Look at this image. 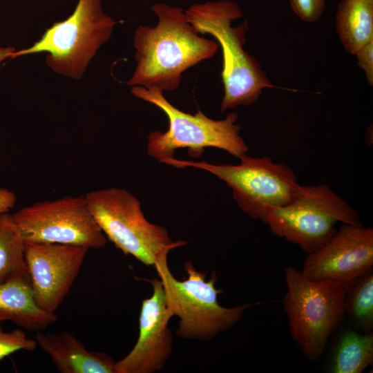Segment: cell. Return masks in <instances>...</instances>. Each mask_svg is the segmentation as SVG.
I'll list each match as a JSON object with an SVG mask.
<instances>
[{"mask_svg": "<svg viewBox=\"0 0 373 373\" xmlns=\"http://www.w3.org/2000/svg\"><path fill=\"white\" fill-rule=\"evenodd\" d=\"M161 280L166 305L173 316L179 318L176 334L182 338L208 341L233 327L252 304L224 307L218 301L222 293L217 289V276L213 271L209 280L191 262L184 265L187 278L180 280L169 268L167 256L153 266Z\"/></svg>", "mask_w": 373, "mask_h": 373, "instance_id": "cell-5", "label": "cell"}, {"mask_svg": "<svg viewBox=\"0 0 373 373\" xmlns=\"http://www.w3.org/2000/svg\"><path fill=\"white\" fill-rule=\"evenodd\" d=\"M16 51L14 47L6 48L0 47V63L8 57L10 58L11 55Z\"/></svg>", "mask_w": 373, "mask_h": 373, "instance_id": "cell-24", "label": "cell"}, {"mask_svg": "<svg viewBox=\"0 0 373 373\" xmlns=\"http://www.w3.org/2000/svg\"><path fill=\"white\" fill-rule=\"evenodd\" d=\"M84 195L106 238L125 255L133 256L148 267L154 266L171 249L186 243L173 242L164 227L149 222L140 202L125 189L112 187Z\"/></svg>", "mask_w": 373, "mask_h": 373, "instance_id": "cell-6", "label": "cell"}, {"mask_svg": "<svg viewBox=\"0 0 373 373\" xmlns=\"http://www.w3.org/2000/svg\"><path fill=\"white\" fill-rule=\"evenodd\" d=\"M186 20L199 34L212 35L222 54V82L224 95L220 111L256 102L263 89L274 88L260 64L245 48L247 20L237 26L232 22L243 16L234 1L194 3L185 11Z\"/></svg>", "mask_w": 373, "mask_h": 373, "instance_id": "cell-2", "label": "cell"}, {"mask_svg": "<svg viewBox=\"0 0 373 373\" xmlns=\"http://www.w3.org/2000/svg\"><path fill=\"white\" fill-rule=\"evenodd\" d=\"M152 295L144 299L139 316V336L131 352L116 362V373H154L163 369L173 350V335L162 282L148 280Z\"/></svg>", "mask_w": 373, "mask_h": 373, "instance_id": "cell-13", "label": "cell"}, {"mask_svg": "<svg viewBox=\"0 0 373 373\" xmlns=\"http://www.w3.org/2000/svg\"><path fill=\"white\" fill-rule=\"evenodd\" d=\"M151 10L157 23L153 27L140 25L136 28V66L126 84L172 91L180 86L183 73L213 57L219 44L200 36L186 20L183 9L157 3Z\"/></svg>", "mask_w": 373, "mask_h": 373, "instance_id": "cell-1", "label": "cell"}, {"mask_svg": "<svg viewBox=\"0 0 373 373\" xmlns=\"http://www.w3.org/2000/svg\"><path fill=\"white\" fill-rule=\"evenodd\" d=\"M12 217L24 242L53 243L99 249L107 238L84 195L64 196L26 206Z\"/></svg>", "mask_w": 373, "mask_h": 373, "instance_id": "cell-10", "label": "cell"}, {"mask_svg": "<svg viewBox=\"0 0 373 373\" xmlns=\"http://www.w3.org/2000/svg\"><path fill=\"white\" fill-rule=\"evenodd\" d=\"M132 94L162 110L169 120L166 131L151 132L148 136L149 155L162 162L173 157L178 149L186 148L193 157H200L207 147L218 148L240 158L249 148L240 135L238 115L231 112L220 120L208 117L200 110L185 113L169 102L157 87L133 86Z\"/></svg>", "mask_w": 373, "mask_h": 373, "instance_id": "cell-4", "label": "cell"}, {"mask_svg": "<svg viewBox=\"0 0 373 373\" xmlns=\"http://www.w3.org/2000/svg\"><path fill=\"white\" fill-rule=\"evenodd\" d=\"M115 25L101 0H78L70 17L55 23L32 46L14 52L10 58L47 52L46 63L53 70L79 79Z\"/></svg>", "mask_w": 373, "mask_h": 373, "instance_id": "cell-7", "label": "cell"}, {"mask_svg": "<svg viewBox=\"0 0 373 373\" xmlns=\"http://www.w3.org/2000/svg\"><path fill=\"white\" fill-rule=\"evenodd\" d=\"M373 363V333L344 332L335 348L330 370L333 373H361Z\"/></svg>", "mask_w": 373, "mask_h": 373, "instance_id": "cell-17", "label": "cell"}, {"mask_svg": "<svg viewBox=\"0 0 373 373\" xmlns=\"http://www.w3.org/2000/svg\"><path fill=\"white\" fill-rule=\"evenodd\" d=\"M57 320L55 314L36 303L28 274L0 284V323L12 321L26 330L39 332Z\"/></svg>", "mask_w": 373, "mask_h": 373, "instance_id": "cell-15", "label": "cell"}, {"mask_svg": "<svg viewBox=\"0 0 373 373\" xmlns=\"http://www.w3.org/2000/svg\"><path fill=\"white\" fill-rule=\"evenodd\" d=\"M260 220L276 236L310 254L336 232L338 222L362 225L357 212L326 184L302 186L288 204L267 209Z\"/></svg>", "mask_w": 373, "mask_h": 373, "instance_id": "cell-8", "label": "cell"}, {"mask_svg": "<svg viewBox=\"0 0 373 373\" xmlns=\"http://www.w3.org/2000/svg\"><path fill=\"white\" fill-rule=\"evenodd\" d=\"M240 159L237 165L174 157L161 163L177 168H198L214 175L231 189L240 209L252 219H260L267 209L288 204L298 194L302 185L286 164L275 163L267 157H254L246 154Z\"/></svg>", "mask_w": 373, "mask_h": 373, "instance_id": "cell-9", "label": "cell"}, {"mask_svg": "<svg viewBox=\"0 0 373 373\" xmlns=\"http://www.w3.org/2000/svg\"><path fill=\"white\" fill-rule=\"evenodd\" d=\"M16 200L13 192L6 188H0V213L8 212L15 206Z\"/></svg>", "mask_w": 373, "mask_h": 373, "instance_id": "cell-23", "label": "cell"}, {"mask_svg": "<svg viewBox=\"0 0 373 373\" xmlns=\"http://www.w3.org/2000/svg\"><path fill=\"white\" fill-rule=\"evenodd\" d=\"M88 249L83 247L24 242V258L35 300L55 314L77 278Z\"/></svg>", "mask_w": 373, "mask_h": 373, "instance_id": "cell-11", "label": "cell"}, {"mask_svg": "<svg viewBox=\"0 0 373 373\" xmlns=\"http://www.w3.org/2000/svg\"><path fill=\"white\" fill-rule=\"evenodd\" d=\"M37 346L35 339L28 338L21 329L6 332L0 323V360L19 350L33 351Z\"/></svg>", "mask_w": 373, "mask_h": 373, "instance_id": "cell-20", "label": "cell"}, {"mask_svg": "<svg viewBox=\"0 0 373 373\" xmlns=\"http://www.w3.org/2000/svg\"><path fill=\"white\" fill-rule=\"evenodd\" d=\"M357 64L363 70L370 86H373V39L360 48L356 53Z\"/></svg>", "mask_w": 373, "mask_h": 373, "instance_id": "cell-22", "label": "cell"}, {"mask_svg": "<svg viewBox=\"0 0 373 373\" xmlns=\"http://www.w3.org/2000/svg\"><path fill=\"white\" fill-rule=\"evenodd\" d=\"M285 282L283 305L291 338L305 357L316 359L345 313L350 285L309 278L293 267L286 268Z\"/></svg>", "mask_w": 373, "mask_h": 373, "instance_id": "cell-3", "label": "cell"}, {"mask_svg": "<svg viewBox=\"0 0 373 373\" xmlns=\"http://www.w3.org/2000/svg\"><path fill=\"white\" fill-rule=\"evenodd\" d=\"M372 266L373 229L343 223L326 243L307 254L301 272L312 279L352 285Z\"/></svg>", "mask_w": 373, "mask_h": 373, "instance_id": "cell-12", "label": "cell"}, {"mask_svg": "<svg viewBox=\"0 0 373 373\" xmlns=\"http://www.w3.org/2000/svg\"><path fill=\"white\" fill-rule=\"evenodd\" d=\"M24 241L12 214L0 213V284L27 275Z\"/></svg>", "mask_w": 373, "mask_h": 373, "instance_id": "cell-18", "label": "cell"}, {"mask_svg": "<svg viewBox=\"0 0 373 373\" xmlns=\"http://www.w3.org/2000/svg\"><path fill=\"white\" fill-rule=\"evenodd\" d=\"M293 12L304 22L318 21L326 7L327 0H288Z\"/></svg>", "mask_w": 373, "mask_h": 373, "instance_id": "cell-21", "label": "cell"}, {"mask_svg": "<svg viewBox=\"0 0 373 373\" xmlns=\"http://www.w3.org/2000/svg\"><path fill=\"white\" fill-rule=\"evenodd\" d=\"M335 21L343 48L354 55L373 39V0H341Z\"/></svg>", "mask_w": 373, "mask_h": 373, "instance_id": "cell-16", "label": "cell"}, {"mask_svg": "<svg viewBox=\"0 0 373 373\" xmlns=\"http://www.w3.org/2000/svg\"><path fill=\"white\" fill-rule=\"evenodd\" d=\"M345 312L363 332L373 328V274L367 272L350 286Z\"/></svg>", "mask_w": 373, "mask_h": 373, "instance_id": "cell-19", "label": "cell"}, {"mask_svg": "<svg viewBox=\"0 0 373 373\" xmlns=\"http://www.w3.org/2000/svg\"><path fill=\"white\" fill-rule=\"evenodd\" d=\"M35 341L61 373H116V361L108 354L88 351L72 334L37 332Z\"/></svg>", "mask_w": 373, "mask_h": 373, "instance_id": "cell-14", "label": "cell"}]
</instances>
